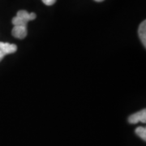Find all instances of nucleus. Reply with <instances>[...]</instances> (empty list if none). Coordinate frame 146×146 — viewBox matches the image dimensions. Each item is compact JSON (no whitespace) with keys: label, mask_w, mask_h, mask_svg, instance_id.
Returning a JSON list of instances; mask_svg holds the SVG:
<instances>
[{"label":"nucleus","mask_w":146,"mask_h":146,"mask_svg":"<svg viewBox=\"0 0 146 146\" xmlns=\"http://www.w3.org/2000/svg\"><path fill=\"white\" fill-rule=\"evenodd\" d=\"M94 1H96V2H102V1H104V0H94Z\"/></svg>","instance_id":"obj_8"},{"label":"nucleus","mask_w":146,"mask_h":146,"mask_svg":"<svg viewBox=\"0 0 146 146\" xmlns=\"http://www.w3.org/2000/svg\"><path fill=\"white\" fill-rule=\"evenodd\" d=\"M36 17V16L35 13H29L25 10H21L17 12L16 16L12 19L11 22L13 25H22L27 27L28 22L35 20Z\"/></svg>","instance_id":"obj_1"},{"label":"nucleus","mask_w":146,"mask_h":146,"mask_svg":"<svg viewBox=\"0 0 146 146\" xmlns=\"http://www.w3.org/2000/svg\"><path fill=\"white\" fill-rule=\"evenodd\" d=\"M13 36L18 39H24L27 36V27L22 25H14L11 31Z\"/></svg>","instance_id":"obj_4"},{"label":"nucleus","mask_w":146,"mask_h":146,"mask_svg":"<svg viewBox=\"0 0 146 146\" xmlns=\"http://www.w3.org/2000/svg\"><path fill=\"white\" fill-rule=\"evenodd\" d=\"M135 132L143 141H146V128L145 127H138L135 130Z\"/></svg>","instance_id":"obj_6"},{"label":"nucleus","mask_w":146,"mask_h":146,"mask_svg":"<svg viewBox=\"0 0 146 146\" xmlns=\"http://www.w3.org/2000/svg\"><path fill=\"white\" fill-rule=\"evenodd\" d=\"M42 1L43 2L44 4H46V5L47 6L53 5V4H54L55 2H56V0H42Z\"/></svg>","instance_id":"obj_7"},{"label":"nucleus","mask_w":146,"mask_h":146,"mask_svg":"<svg viewBox=\"0 0 146 146\" xmlns=\"http://www.w3.org/2000/svg\"><path fill=\"white\" fill-rule=\"evenodd\" d=\"M128 122L131 124H136L137 123L141 122L143 123H146V110L144 109L136 112L135 114L131 115L128 118Z\"/></svg>","instance_id":"obj_3"},{"label":"nucleus","mask_w":146,"mask_h":146,"mask_svg":"<svg viewBox=\"0 0 146 146\" xmlns=\"http://www.w3.org/2000/svg\"><path fill=\"white\" fill-rule=\"evenodd\" d=\"M139 36L141 38V41L144 46H146V21H144L141 22V24L139 26V30H138Z\"/></svg>","instance_id":"obj_5"},{"label":"nucleus","mask_w":146,"mask_h":146,"mask_svg":"<svg viewBox=\"0 0 146 146\" xmlns=\"http://www.w3.org/2000/svg\"><path fill=\"white\" fill-rule=\"evenodd\" d=\"M16 50H17V46L15 44L0 42V62L5 57V55L9 54H13Z\"/></svg>","instance_id":"obj_2"}]
</instances>
